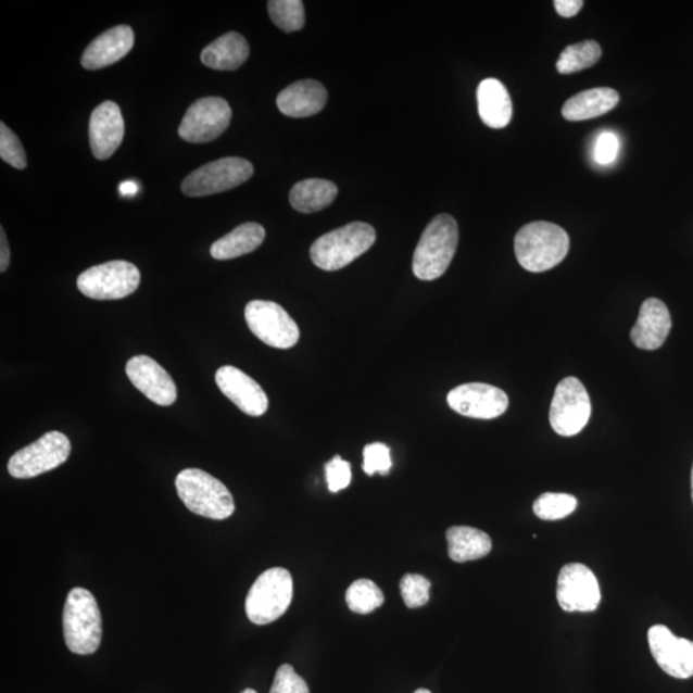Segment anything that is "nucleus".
I'll list each match as a JSON object with an SVG mask.
<instances>
[{"instance_id":"1","label":"nucleus","mask_w":693,"mask_h":693,"mask_svg":"<svg viewBox=\"0 0 693 693\" xmlns=\"http://www.w3.org/2000/svg\"><path fill=\"white\" fill-rule=\"evenodd\" d=\"M515 254L522 268L530 273L551 270L567 257L570 247L568 232L547 222L522 226L515 237Z\"/></svg>"},{"instance_id":"2","label":"nucleus","mask_w":693,"mask_h":693,"mask_svg":"<svg viewBox=\"0 0 693 693\" xmlns=\"http://www.w3.org/2000/svg\"><path fill=\"white\" fill-rule=\"evenodd\" d=\"M458 244V226L454 217L438 215L424 230L417 244L413 270L420 280H436L448 272Z\"/></svg>"},{"instance_id":"3","label":"nucleus","mask_w":693,"mask_h":693,"mask_svg":"<svg viewBox=\"0 0 693 693\" xmlns=\"http://www.w3.org/2000/svg\"><path fill=\"white\" fill-rule=\"evenodd\" d=\"M63 633L71 653L91 655L101 646L102 617L91 592L71 590L63 609Z\"/></svg>"},{"instance_id":"4","label":"nucleus","mask_w":693,"mask_h":693,"mask_svg":"<svg viewBox=\"0 0 693 693\" xmlns=\"http://www.w3.org/2000/svg\"><path fill=\"white\" fill-rule=\"evenodd\" d=\"M377 232L366 223H351L315 240L310 256L325 272H337L369 251Z\"/></svg>"},{"instance_id":"5","label":"nucleus","mask_w":693,"mask_h":693,"mask_svg":"<svg viewBox=\"0 0 693 693\" xmlns=\"http://www.w3.org/2000/svg\"><path fill=\"white\" fill-rule=\"evenodd\" d=\"M176 491L188 511L214 520L230 518L235 499L220 480L201 469H186L176 477Z\"/></svg>"},{"instance_id":"6","label":"nucleus","mask_w":693,"mask_h":693,"mask_svg":"<svg viewBox=\"0 0 693 693\" xmlns=\"http://www.w3.org/2000/svg\"><path fill=\"white\" fill-rule=\"evenodd\" d=\"M293 598V579L285 568L263 572L253 583L245 600L247 617L252 623L266 626L288 610Z\"/></svg>"},{"instance_id":"7","label":"nucleus","mask_w":693,"mask_h":693,"mask_svg":"<svg viewBox=\"0 0 693 693\" xmlns=\"http://www.w3.org/2000/svg\"><path fill=\"white\" fill-rule=\"evenodd\" d=\"M140 273L127 261H111L84 272L77 279V288L88 299L98 301L122 300L137 291Z\"/></svg>"},{"instance_id":"8","label":"nucleus","mask_w":693,"mask_h":693,"mask_svg":"<svg viewBox=\"0 0 693 693\" xmlns=\"http://www.w3.org/2000/svg\"><path fill=\"white\" fill-rule=\"evenodd\" d=\"M250 161L226 158L210 162L187 176L181 184L182 193L188 197H206L226 192L242 186L253 175Z\"/></svg>"},{"instance_id":"9","label":"nucleus","mask_w":693,"mask_h":693,"mask_svg":"<svg viewBox=\"0 0 693 693\" xmlns=\"http://www.w3.org/2000/svg\"><path fill=\"white\" fill-rule=\"evenodd\" d=\"M71 442L61 431H49L27 448L14 454L9 463L13 478L30 479L59 468L67 462Z\"/></svg>"},{"instance_id":"10","label":"nucleus","mask_w":693,"mask_h":693,"mask_svg":"<svg viewBox=\"0 0 693 693\" xmlns=\"http://www.w3.org/2000/svg\"><path fill=\"white\" fill-rule=\"evenodd\" d=\"M592 413L589 392L582 381L568 377L557 385L550 408L551 427L558 436L581 433Z\"/></svg>"},{"instance_id":"11","label":"nucleus","mask_w":693,"mask_h":693,"mask_svg":"<svg viewBox=\"0 0 693 693\" xmlns=\"http://www.w3.org/2000/svg\"><path fill=\"white\" fill-rule=\"evenodd\" d=\"M244 317L252 333L274 349H292L300 341L299 325L278 303L252 301L245 307Z\"/></svg>"},{"instance_id":"12","label":"nucleus","mask_w":693,"mask_h":693,"mask_svg":"<svg viewBox=\"0 0 693 693\" xmlns=\"http://www.w3.org/2000/svg\"><path fill=\"white\" fill-rule=\"evenodd\" d=\"M231 109L223 98L198 99L179 126V136L189 143H209L222 136L231 122Z\"/></svg>"},{"instance_id":"13","label":"nucleus","mask_w":693,"mask_h":693,"mask_svg":"<svg viewBox=\"0 0 693 693\" xmlns=\"http://www.w3.org/2000/svg\"><path fill=\"white\" fill-rule=\"evenodd\" d=\"M556 598L565 612H595L601 601L597 578L583 564L565 565L558 572Z\"/></svg>"},{"instance_id":"14","label":"nucleus","mask_w":693,"mask_h":693,"mask_svg":"<svg viewBox=\"0 0 693 693\" xmlns=\"http://www.w3.org/2000/svg\"><path fill=\"white\" fill-rule=\"evenodd\" d=\"M448 402L457 414L483 420L496 419L508 407L507 394L484 383L458 386L449 393Z\"/></svg>"},{"instance_id":"15","label":"nucleus","mask_w":693,"mask_h":693,"mask_svg":"<svg viewBox=\"0 0 693 693\" xmlns=\"http://www.w3.org/2000/svg\"><path fill=\"white\" fill-rule=\"evenodd\" d=\"M650 652L657 666L670 677L689 680L693 677V642L677 638L666 626L656 625L647 633Z\"/></svg>"},{"instance_id":"16","label":"nucleus","mask_w":693,"mask_h":693,"mask_svg":"<svg viewBox=\"0 0 693 693\" xmlns=\"http://www.w3.org/2000/svg\"><path fill=\"white\" fill-rule=\"evenodd\" d=\"M126 374L134 387L159 406H172L178 389L169 374L150 356H134L126 364Z\"/></svg>"},{"instance_id":"17","label":"nucleus","mask_w":693,"mask_h":693,"mask_svg":"<svg viewBox=\"0 0 693 693\" xmlns=\"http://www.w3.org/2000/svg\"><path fill=\"white\" fill-rule=\"evenodd\" d=\"M216 385L235 405L247 415L263 416L268 408L267 395L256 380L235 366H223L216 371Z\"/></svg>"},{"instance_id":"18","label":"nucleus","mask_w":693,"mask_h":693,"mask_svg":"<svg viewBox=\"0 0 693 693\" xmlns=\"http://www.w3.org/2000/svg\"><path fill=\"white\" fill-rule=\"evenodd\" d=\"M125 123L115 102H104L91 113L89 139L97 160H109L123 143Z\"/></svg>"},{"instance_id":"19","label":"nucleus","mask_w":693,"mask_h":693,"mask_svg":"<svg viewBox=\"0 0 693 693\" xmlns=\"http://www.w3.org/2000/svg\"><path fill=\"white\" fill-rule=\"evenodd\" d=\"M134 46V33L131 27L119 25L110 28L99 35L85 49L81 56V65L85 70H99L109 67L113 63L123 60Z\"/></svg>"},{"instance_id":"20","label":"nucleus","mask_w":693,"mask_h":693,"mask_svg":"<svg viewBox=\"0 0 693 693\" xmlns=\"http://www.w3.org/2000/svg\"><path fill=\"white\" fill-rule=\"evenodd\" d=\"M671 329V317L664 302L648 299L642 303L639 320L635 323L631 339L641 350L655 351L660 349Z\"/></svg>"},{"instance_id":"21","label":"nucleus","mask_w":693,"mask_h":693,"mask_svg":"<svg viewBox=\"0 0 693 693\" xmlns=\"http://www.w3.org/2000/svg\"><path fill=\"white\" fill-rule=\"evenodd\" d=\"M328 102V91L316 80H301L281 91L277 104L282 115L303 118L316 115Z\"/></svg>"},{"instance_id":"22","label":"nucleus","mask_w":693,"mask_h":693,"mask_svg":"<svg viewBox=\"0 0 693 693\" xmlns=\"http://www.w3.org/2000/svg\"><path fill=\"white\" fill-rule=\"evenodd\" d=\"M478 111L482 122L492 129H504L512 122L513 102L505 85L497 79L479 84Z\"/></svg>"},{"instance_id":"23","label":"nucleus","mask_w":693,"mask_h":693,"mask_svg":"<svg viewBox=\"0 0 693 693\" xmlns=\"http://www.w3.org/2000/svg\"><path fill=\"white\" fill-rule=\"evenodd\" d=\"M619 94L612 88H593L584 90L568 99L563 108V116L568 122H584L605 115L617 108Z\"/></svg>"},{"instance_id":"24","label":"nucleus","mask_w":693,"mask_h":693,"mask_svg":"<svg viewBox=\"0 0 693 693\" xmlns=\"http://www.w3.org/2000/svg\"><path fill=\"white\" fill-rule=\"evenodd\" d=\"M250 46L243 35L228 33L203 49V65L218 71H235L249 59Z\"/></svg>"},{"instance_id":"25","label":"nucleus","mask_w":693,"mask_h":693,"mask_svg":"<svg viewBox=\"0 0 693 693\" xmlns=\"http://www.w3.org/2000/svg\"><path fill=\"white\" fill-rule=\"evenodd\" d=\"M266 237L263 226L247 223L238 226L211 247V256L216 260H231L256 251Z\"/></svg>"},{"instance_id":"26","label":"nucleus","mask_w":693,"mask_h":693,"mask_svg":"<svg viewBox=\"0 0 693 693\" xmlns=\"http://www.w3.org/2000/svg\"><path fill=\"white\" fill-rule=\"evenodd\" d=\"M449 555L455 563L479 560L491 553V537L471 527H452L445 533Z\"/></svg>"},{"instance_id":"27","label":"nucleus","mask_w":693,"mask_h":693,"mask_svg":"<svg viewBox=\"0 0 693 693\" xmlns=\"http://www.w3.org/2000/svg\"><path fill=\"white\" fill-rule=\"evenodd\" d=\"M338 194L335 182L324 179H307L297 182L289 193V202L302 214H314L333 203Z\"/></svg>"},{"instance_id":"28","label":"nucleus","mask_w":693,"mask_h":693,"mask_svg":"<svg viewBox=\"0 0 693 693\" xmlns=\"http://www.w3.org/2000/svg\"><path fill=\"white\" fill-rule=\"evenodd\" d=\"M603 49L595 40H585L578 45L569 46L558 56L556 68L563 75L579 73L590 68L600 61Z\"/></svg>"},{"instance_id":"29","label":"nucleus","mask_w":693,"mask_h":693,"mask_svg":"<svg viewBox=\"0 0 693 693\" xmlns=\"http://www.w3.org/2000/svg\"><path fill=\"white\" fill-rule=\"evenodd\" d=\"M345 601L353 613L370 614L385 604V595L369 579H360L350 585Z\"/></svg>"},{"instance_id":"30","label":"nucleus","mask_w":693,"mask_h":693,"mask_svg":"<svg viewBox=\"0 0 693 693\" xmlns=\"http://www.w3.org/2000/svg\"><path fill=\"white\" fill-rule=\"evenodd\" d=\"M267 10L273 23L282 32H300L305 26V5L301 0H272Z\"/></svg>"},{"instance_id":"31","label":"nucleus","mask_w":693,"mask_h":693,"mask_svg":"<svg viewBox=\"0 0 693 693\" xmlns=\"http://www.w3.org/2000/svg\"><path fill=\"white\" fill-rule=\"evenodd\" d=\"M578 501L568 493H543L536 500L533 512L542 520L555 521L567 518L576 512Z\"/></svg>"},{"instance_id":"32","label":"nucleus","mask_w":693,"mask_h":693,"mask_svg":"<svg viewBox=\"0 0 693 693\" xmlns=\"http://www.w3.org/2000/svg\"><path fill=\"white\" fill-rule=\"evenodd\" d=\"M400 590L406 606L416 609L428 603L430 582L420 575H406L401 579Z\"/></svg>"},{"instance_id":"33","label":"nucleus","mask_w":693,"mask_h":693,"mask_svg":"<svg viewBox=\"0 0 693 693\" xmlns=\"http://www.w3.org/2000/svg\"><path fill=\"white\" fill-rule=\"evenodd\" d=\"M0 158L17 169L27 166L26 153L16 134L4 123L0 124Z\"/></svg>"},{"instance_id":"34","label":"nucleus","mask_w":693,"mask_h":693,"mask_svg":"<svg viewBox=\"0 0 693 693\" xmlns=\"http://www.w3.org/2000/svg\"><path fill=\"white\" fill-rule=\"evenodd\" d=\"M391 468L392 459L388 445L380 442L366 445L364 449L363 469L367 476L371 477L377 472L381 474V476H387Z\"/></svg>"},{"instance_id":"35","label":"nucleus","mask_w":693,"mask_h":693,"mask_svg":"<svg viewBox=\"0 0 693 693\" xmlns=\"http://www.w3.org/2000/svg\"><path fill=\"white\" fill-rule=\"evenodd\" d=\"M270 693H310V690L303 678L295 673L294 668L285 664L275 675Z\"/></svg>"},{"instance_id":"36","label":"nucleus","mask_w":693,"mask_h":693,"mask_svg":"<svg viewBox=\"0 0 693 693\" xmlns=\"http://www.w3.org/2000/svg\"><path fill=\"white\" fill-rule=\"evenodd\" d=\"M325 474H327V482L329 491L337 493L344 490L351 483L352 472L351 464L344 462L341 456H336L325 465Z\"/></svg>"},{"instance_id":"37","label":"nucleus","mask_w":693,"mask_h":693,"mask_svg":"<svg viewBox=\"0 0 693 693\" xmlns=\"http://www.w3.org/2000/svg\"><path fill=\"white\" fill-rule=\"evenodd\" d=\"M619 151L618 138L613 133L601 134L595 148V159L600 165H609L617 159Z\"/></svg>"},{"instance_id":"38","label":"nucleus","mask_w":693,"mask_h":693,"mask_svg":"<svg viewBox=\"0 0 693 693\" xmlns=\"http://www.w3.org/2000/svg\"><path fill=\"white\" fill-rule=\"evenodd\" d=\"M555 9L562 17H575L582 10L584 3L582 0H555Z\"/></svg>"},{"instance_id":"39","label":"nucleus","mask_w":693,"mask_h":693,"mask_svg":"<svg viewBox=\"0 0 693 693\" xmlns=\"http://www.w3.org/2000/svg\"><path fill=\"white\" fill-rule=\"evenodd\" d=\"M0 249H2V253H0V272L4 273L10 265L11 251L3 228L0 229Z\"/></svg>"},{"instance_id":"40","label":"nucleus","mask_w":693,"mask_h":693,"mask_svg":"<svg viewBox=\"0 0 693 693\" xmlns=\"http://www.w3.org/2000/svg\"><path fill=\"white\" fill-rule=\"evenodd\" d=\"M118 190H119V194L124 197H133L138 193L139 186H138V182L136 181L126 180L119 184Z\"/></svg>"},{"instance_id":"41","label":"nucleus","mask_w":693,"mask_h":693,"mask_svg":"<svg viewBox=\"0 0 693 693\" xmlns=\"http://www.w3.org/2000/svg\"><path fill=\"white\" fill-rule=\"evenodd\" d=\"M691 491H692V501H693V466H692V474H691Z\"/></svg>"},{"instance_id":"42","label":"nucleus","mask_w":693,"mask_h":693,"mask_svg":"<svg viewBox=\"0 0 693 693\" xmlns=\"http://www.w3.org/2000/svg\"><path fill=\"white\" fill-rule=\"evenodd\" d=\"M414 693H431V692L426 690V689H420V690L415 691Z\"/></svg>"},{"instance_id":"43","label":"nucleus","mask_w":693,"mask_h":693,"mask_svg":"<svg viewBox=\"0 0 693 693\" xmlns=\"http://www.w3.org/2000/svg\"><path fill=\"white\" fill-rule=\"evenodd\" d=\"M240 693H257L256 691L252 690V689H247L243 692Z\"/></svg>"}]
</instances>
